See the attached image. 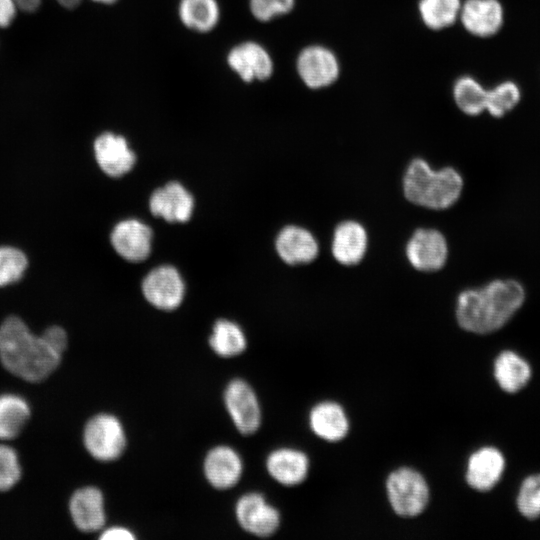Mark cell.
Wrapping results in <instances>:
<instances>
[{
    "instance_id": "6da1fadb",
    "label": "cell",
    "mask_w": 540,
    "mask_h": 540,
    "mask_svg": "<svg viewBox=\"0 0 540 540\" xmlns=\"http://www.w3.org/2000/svg\"><path fill=\"white\" fill-rule=\"evenodd\" d=\"M62 356L19 316H8L0 324V361L14 376L31 383L42 382L56 371Z\"/></svg>"
},
{
    "instance_id": "7a4b0ae2",
    "label": "cell",
    "mask_w": 540,
    "mask_h": 540,
    "mask_svg": "<svg viewBox=\"0 0 540 540\" xmlns=\"http://www.w3.org/2000/svg\"><path fill=\"white\" fill-rule=\"evenodd\" d=\"M525 299L517 281L495 280L458 296L456 316L459 325L470 332L486 334L501 328L521 307Z\"/></svg>"
},
{
    "instance_id": "3957f363",
    "label": "cell",
    "mask_w": 540,
    "mask_h": 540,
    "mask_svg": "<svg viewBox=\"0 0 540 540\" xmlns=\"http://www.w3.org/2000/svg\"><path fill=\"white\" fill-rule=\"evenodd\" d=\"M463 188L461 175L451 167L433 170L420 158L408 166L403 178V192L412 203L441 210L452 206Z\"/></svg>"
},
{
    "instance_id": "277c9868",
    "label": "cell",
    "mask_w": 540,
    "mask_h": 540,
    "mask_svg": "<svg viewBox=\"0 0 540 540\" xmlns=\"http://www.w3.org/2000/svg\"><path fill=\"white\" fill-rule=\"evenodd\" d=\"M83 444L94 459L102 462L114 461L122 455L126 447L123 425L112 414H97L84 426Z\"/></svg>"
},
{
    "instance_id": "5b68a950",
    "label": "cell",
    "mask_w": 540,
    "mask_h": 540,
    "mask_svg": "<svg viewBox=\"0 0 540 540\" xmlns=\"http://www.w3.org/2000/svg\"><path fill=\"white\" fill-rule=\"evenodd\" d=\"M386 489L393 510L403 517L419 515L429 499L426 481L421 474L410 468L392 472L387 479Z\"/></svg>"
},
{
    "instance_id": "8992f818",
    "label": "cell",
    "mask_w": 540,
    "mask_h": 540,
    "mask_svg": "<svg viewBox=\"0 0 540 540\" xmlns=\"http://www.w3.org/2000/svg\"><path fill=\"white\" fill-rule=\"evenodd\" d=\"M340 62L330 48L310 44L302 48L296 58V71L309 89L319 90L333 85L340 76Z\"/></svg>"
},
{
    "instance_id": "52a82bcc",
    "label": "cell",
    "mask_w": 540,
    "mask_h": 540,
    "mask_svg": "<svg viewBox=\"0 0 540 540\" xmlns=\"http://www.w3.org/2000/svg\"><path fill=\"white\" fill-rule=\"evenodd\" d=\"M228 67L245 83L263 82L274 73V61L269 51L259 42L242 41L227 53Z\"/></svg>"
},
{
    "instance_id": "ba28073f",
    "label": "cell",
    "mask_w": 540,
    "mask_h": 540,
    "mask_svg": "<svg viewBox=\"0 0 540 540\" xmlns=\"http://www.w3.org/2000/svg\"><path fill=\"white\" fill-rule=\"evenodd\" d=\"M142 293L155 308L171 311L178 308L185 295V284L179 271L171 265L152 269L144 278Z\"/></svg>"
},
{
    "instance_id": "9c48e42d",
    "label": "cell",
    "mask_w": 540,
    "mask_h": 540,
    "mask_svg": "<svg viewBox=\"0 0 540 540\" xmlns=\"http://www.w3.org/2000/svg\"><path fill=\"white\" fill-rule=\"evenodd\" d=\"M96 163L100 170L111 178H119L130 172L137 156L127 139L113 132H104L93 143Z\"/></svg>"
},
{
    "instance_id": "30bf717a",
    "label": "cell",
    "mask_w": 540,
    "mask_h": 540,
    "mask_svg": "<svg viewBox=\"0 0 540 540\" xmlns=\"http://www.w3.org/2000/svg\"><path fill=\"white\" fill-rule=\"evenodd\" d=\"M224 400L227 411L244 435L256 432L261 423V410L256 394L242 379L232 380L226 387Z\"/></svg>"
},
{
    "instance_id": "8fae6325",
    "label": "cell",
    "mask_w": 540,
    "mask_h": 540,
    "mask_svg": "<svg viewBox=\"0 0 540 540\" xmlns=\"http://www.w3.org/2000/svg\"><path fill=\"white\" fill-rule=\"evenodd\" d=\"M153 232L138 219H125L112 229L110 241L115 252L132 263L145 261L152 249Z\"/></svg>"
},
{
    "instance_id": "7c38bea8",
    "label": "cell",
    "mask_w": 540,
    "mask_h": 540,
    "mask_svg": "<svg viewBox=\"0 0 540 540\" xmlns=\"http://www.w3.org/2000/svg\"><path fill=\"white\" fill-rule=\"evenodd\" d=\"M239 525L248 533L268 537L280 524L279 512L259 493H248L239 498L235 507Z\"/></svg>"
},
{
    "instance_id": "4fadbf2b",
    "label": "cell",
    "mask_w": 540,
    "mask_h": 540,
    "mask_svg": "<svg viewBox=\"0 0 540 540\" xmlns=\"http://www.w3.org/2000/svg\"><path fill=\"white\" fill-rule=\"evenodd\" d=\"M406 255L417 270L431 272L443 267L448 256L445 237L435 229H418L409 239Z\"/></svg>"
},
{
    "instance_id": "5bb4252c",
    "label": "cell",
    "mask_w": 540,
    "mask_h": 540,
    "mask_svg": "<svg viewBox=\"0 0 540 540\" xmlns=\"http://www.w3.org/2000/svg\"><path fill=\"white\" fill-rule=\"evenodd\" d=\"M149 209L152 215L169 223H184L192 217L194 198L181 183L171 181L153 191Z\"/></svg>"
},
{
    "instance_id": "9a60e30c",
    "label": "cell",
    "mask_w": 540,
    "mask_h": 540,
    "mask_svg": "<svg viewBox=\"0 0 540 540\" xmlns=\"http://www.w3.org/2000/svg\"><path fill=\"white\" fill-rule=\"evenodd\" d=\"M459 21L471 35L488 38L502 28L504 10L498 0H465L462 2Z\"/></svg>"
},
{
    "instance_id": "2e32d148",
    "label": "cell",
    "mask_w": 540,
    "mask_h": 540,
    "mask_svg": "<svg viewBox=\"0 0 540 540\" xmlns=\"http://www.w3.org/2000/svg\"><path fill=\"white\" fill-rule=\"evenodd\" d=\"M74 525L82 532L102 530L106 521L104 496L100 489L85 486L77 489L68 505Z\"/></svg>"
},
{
    "instance_id": "e0dca14e",
    "label": "cell",
    "mask_w": 540,
    "mask_h": 540,
    "mask_svg": "<svg viewBox=\"0 0 540 540\" xmlns=\"http://www.w3.org/2000/svg\"><path fill=\"white\" fill-rule=\"evenodd\" d=\"M203 469L208 482L213 487L224 490L238 483L243 464L241 457L234 449L220 445L207 453Z\"/></svg>"
},
{
    "instance_id": "ac0fdd59",
    "label": "cell",
    "mask_w": 540,
    "mask_h": 540,
    "mask_svg": "<svg viewBox=\"0 0 540 540\" xmlns=\"http://www.w3.org/2000/svg\"><path fill=\"white\" fill-rule=\"evenodd\" d=\"M275 249L279 257L289 265L309 263L319 252L318 243L312 233L295 225L286 226L278 233Z\"/></svg>"
},
{
    "instance_id": "d6986e66",
    "label": "cell",
    "mask_w": 540,
    "mask_h": 540,
    "mask_svg": "<svg viewBox=\"0 0 540 540\" xmlns=\"http://www.w3.org/2000/svg\"><path fill=\"white\" fill-rule=\"evenodd\" d=\"M368 237L364 227L356 221L340 223L334 231L332 254L343 265H354L364 257Z\"/></svg>"
},
{
    "instance_id": "ffe728a7",
    "label": "cell",
    "mask_w": 540,
    "mask_h": 540,
    "mask_svg": "<svg viewBox=\"0 0 540 540\" xmlns=\"http://www.w3.org/2000/svg\"><path fill=\"white\" fill-rule=\"evenodd\" d=\"M504 465V458L497 449L482 448L471 455L468 461L466 480L476 490H489L500 479Z\"/></svg>"
},
{
    "instance_id": "44dd1931",
    "label": "cell",
    "mask_w": 540,
    "mask_h": 540,
    "mask_svg": "<svg viewBox=\"0 0 540 540\" xmlns=\"http://www.w3.org/2000/svg\"><path fill=\"white\" fill-rule=\"evenodd\" d=\"M272 478L285 486H294L304 481L308 471V459L300 451L278 449L270 453L266 461Z\"/></svg>"
},
{
    "instance_id": "7402d4cb",
    "label": "cell",
    "mask_w": 540,
    "mask_h": 540,
    "mask_svg": "<svg viewBox=\"0 0 540 540\" xmlns=\"http://www.w3.org/2000/svg\"><path fill=\"white\" fill-rule=\"evenodd\" d=\"M177 13L185 28L201 34L214 30L221 18L218 0H179Z\"/></svg>"
},
{
    "instance_id": "603a6c76",
    "label": "cell",
    "mask_w": 540,
    "mask_h": 540,
    "mask_svg": "<svg viewBox=\"0 0 540 540\" xmlns=\"http://www.w3.org/2000/svg\"><path fill=\"white\" fill-rule=\"evenodd\" d=\"M31 418L27 400L14 393L0 394V440L17 438Z\"/></svg>"
},
{
    "instance_id": "cb8c5ba5",
    "label": "cell",
    "mask_w": 540,
    "mask_h": 540,
    "mask_svg": "<svg viewBox=\"0 0 540 540\" xmlns=\"http://www.w3.org/2000/svg\"><path fill=\"white\" fill-rule=\"evenodd\" d=\"M310 425L317 436L327 441H338L348 431V421L342 407L333 402L316 405L310 413Z\"/></svg>"
},
{
    "instance_id": "d4e9b609",
    "label": "cell",
    "mask_w": 540,
    "mask_h": 540,
    "mask_svg": "<svg viewBox=\"0 0 540 540\" xmlns=\"http://www.w3.org/2000/svg\"><path fill=\"white\" fill-rule=\"evenodd\" d=\"M495 377L507 392H516L530 378V367L521 357L511 351L501 353L495 361Z\"/></svg>"
},
{
    "instance_id": "484cf974",
    "label": "cell",
    "mask_w": 540,
    "mask_h": 540,
    "mask_svg": "<svg viewBox=\"0 0 540 540\" xmlns=\"http://www.w3.org/2000/svg\"><path fill=\"white\" fill-rule=\"evenodd\" d=\"M461 6V0H419L418 12L427 28L440 31L459 20Z\"/></svg>"
},
{
    "instance_id": "4316f807",
    "label": "cell",
    "mask_w": 540,
    "mask_h": 540,
    "mask_svg": "<svg viewBox=\"0 0 540 540\" xmlns=\"http://www.w3.org/2000/svg\"><path fill=\"white\" fill-rule=\"evenodd\" d=\"M209 344L212 350L221 357L237 356L247 346L241 327L227 319H219L215 322Z\"/></svg>"
},
{
    "instance_id": "83f0119b",
    "label": "cell",
    "mask_w": 540,
    "mask_h": 540,
    "mask_svg": "<svg viewBox=\"0 0 540 540\" xmlns=\"http://www.w3.org/2000/svg\"><path fill=\"white\" fill-rule=\"evenodd\" d=\"M456 106L469 116H477L486 111L487 89L472 76L459 77L452 88Z\"/></svg>"
},
{
    "instance_id": "f1b7e54d",
    "label": "cell",
    "mask_w": 540,
    "mask_h": 540,
    "mask_svg": "<svg viewBox=\"0 0 540 540\" xmlns=\"http://www.w3.org/2000/svg\"><path fill=\"white\" fill-rule=\"evenodd\" d=\"M520 98L518 85L512 81H504L487 89L486 111L494 117H502L519 103Z\"/></svg>"
},
{
    "instance_id": "f546056e",
    "label": "cell",
    "mask_w": 540,
    "mask_h": 540,
    "mask_svg": "<svg viewBox=\"0 0 540 540\" xmlns=\"http://www.w3.org/2000/svg\"><path fill=\"white\" fill-rule=\"evenodd\" d=\"M28 268L26 254L15 246H0V287L18 282Z\"/></svg>"
},
{
    "instance_id": "4dcf8cb0",
    "label": "cell",
    "mask_w": 540,
    "mask_h": 540,
    "mask_svg": "<svg viewBox=\"0 0 540 540\" xmlns=\"http://www.w3.org/2000/svg\"><path fill=\"white\" fill-rule=\"evenodd\" d=\"M22 477V467L17 451L0 443V492L11 490Z\"/></svg>"
},
{
    "instance_id": "1f68e13d",
    "label": "cell",
    "mask_w": 540,
    "mask_h": 540,
    "mask_svg": "<svg viewBox=\"0 0 540 540\" xmlns=\"http://www.w3.org/2000/svg\"><path fill=\"white\" fill-rule=\"evenodd\" d=\"M295 3L296 0H249L248 7L255 20L267 23L289 14Z\"/></svg>"
},
{
    "instance_id": "d6a6232c",
    "label": "cell",
    "mask_w": 540,
    "mask_h": 540,
    "mask_svg": "<svg viewBox=\"0 0 540 540\" xmlns=\"http://www.w3.org/2000/svg\"><path fill=\"white\" fill-rule=\"evenodd\" d=\"M517 505L519 511L529 519L540 515V475L530 476L523 482Z\"/></svg>"
},
{
    "instance_id": "836d02e7",
    "label": "cell",
    "mask_w": 540,
    "mask_h": 540,
    "mask_svg": "<svg viewBox=\"0 0 540 540\" xmlns=\"http://www.w3.org/2000/svg\"><path fill=\"white\" fill-rule=\"evenodd\" d=\"M42 337L60 354H64L68 346V335L63 327L52 325L42 332Z\"/></svg>"
},
{
    "instance_id": "e575fe53",
    "label": "cell",
    "mask_w": 540,
    "mask_h": 540,
    "mask_svg": "<svg viewBox=\"0 0 540 540\" xmlns=\"http://www.w3.org/2000/svg\"><path fill=\"white\" fill-rule=\"evenodd\" d=\"M100 539L103 540H132L135 539V535L127 528L114 526L108 529L102 530Z\"/></svg>"
},
{
    "instance_id": "d590c367",
    "label": "cell",
    "mask_w": 540,
    "mask_h": 540,
    "mask_svg": "<svg viewBox=\"0 0 540 540\" xmlns=\"http://www.w3.org/2000/svg\"><path fill=\"white\" fill-rule=\"evenodd\" d=\"M16 7L14 0H0V27H7L12 22Z\"/></svg>"
},
{
    "instance_id": "8d00e7d4",
    "label": "cell",
    "mask_w": 540,
    "mask_h": 540,
    "mask_svg": "<svg viewBox=\"0 0 540 540\" xmlns=\"http://www.w3.org/2000/svg\"><path fill=\"white\" fill-rule=\"evenodd\" d=\"M62 6L72 9L78 6L81 0H57Z\"/></svg>"
},
{
    "instance_id": "74e56055",
    "label": "cell",
    "mask_w": 540,
    "mask_h": 540,
    "mask_svg": "<svg viewBox=\"0 0 540 540\" xmlns=\"http://www.w3.org/2000/svg\"><path fill=\"white\" fill-rule=\"evenodd\" d=\"M92 1L97 2V3H102V4H114L118 0H92Z\"/></svg>"
}]
</instances>
